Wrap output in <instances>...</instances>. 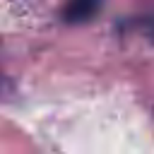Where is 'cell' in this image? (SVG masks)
I'll return each instance as SVG.
<instances>
[{
    "mask_svg": "<svg viewBox=\"0 0 154 154\" xmlns=\"http://www.w3.org/2000/svg\"><path fill=\"white\" fill-rule=\"evenodd\" d=\"M99 5H101V0H70L65 7V19L72 24H82L96 14Z\"/></svg>",
    "mask_w": 154,
    "mask_h": 154,
    "instance_id": "obj_1",
    "label": "cell"
}]
</instances>
